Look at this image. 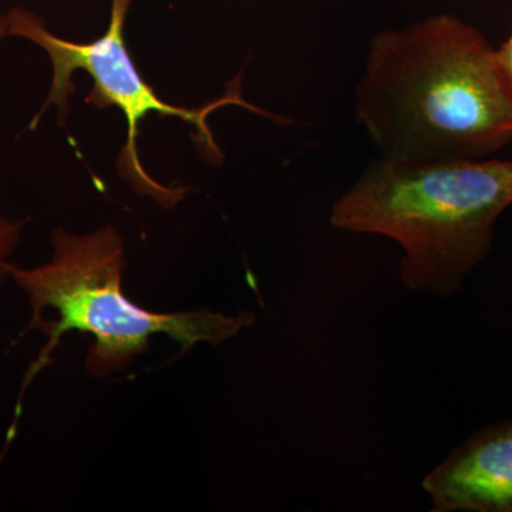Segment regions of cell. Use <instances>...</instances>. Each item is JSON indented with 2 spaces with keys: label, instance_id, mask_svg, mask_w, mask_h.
Here are the masks:
<instances>
[{
  "label": "cell",
  "instance_id": "6da1fadb",
  "mask_svg": "<svg viewBox=\"0 0 512 512\" xmlns=\"http://www.w3.org/2000/svg\"><path fill=\"white\" fill-rule=\"evenodd\" d=\"M353 106L383 158L474 160L512 141V96L497 52L451 13L376 33Z\"/></svg>",
  "mask_w": 512,
  "mask_h": 512
},
{
  "label": "cell",
  "instance_id": "7a4b0ae2",
  "mask_svg": "<svg viewBox=\"0 0 512 512\" xmlns=\"http://www.w3.org/2000/svg\"><path fill=\"white\" fill-rule=\"evenodd\" d=\"M512 205V161L380 157L330 210V225L382 235L403 249L399 274L412 292L448 298L493 248Z\"/></svg>",
  "mask_w": 512,
  "mask_h": 512
},
{
  "label": "cell",
  "instance_id": "3957f363",
  "mask_svg": "<svg viewBox=\"0 0 512 512\" xmlns=\"http://www.w3.org/2000/svg\"><path fill=\"white\" fill-rule=\"evenodd\" d=\"M52 245V258L45 265L28 269L8 262L2 269L28 296L32 308L28 326L53 313V318L40 320L33 328L45 333L47 342L23 380L16 420L26 389L49 365L64 333L77 330L93 336L86 369L90 375L106 377L126 369L160 333L187 352L198 343L220 345L254 325L252 312L158 313L131 302L121 289L126 256L123 238L113 225L86 235L57 228Z\"/></svg>",
  "mask_w": 512,
  "mask_h": 512
},
{
  "label": "cell",
  "instance_id": "277c9868",
  "mask_svg": "<svg viewBox=\"0 0 512 512\" xmlns=\"http://www.w3.org/2000/svg\"><path fill=\"white\" fill-rule=\"evenodd\" d=\"M133 2L134 0H113L109 28L103 36L89 43L72 42L56 36L47 29L42 16L22 6H15L6 13L8 32L9 36L29 40L45 50L52 64L49 93L45 103L33 117L30 128H36L50 107L59 110L60 121L66 120L70 96L74 92L73 74L77 70H83L93 80V89L87 94L86 103L99 109L117 107L126 117L127 141L119 157L121 177L130 181L138 194L153 198L165 208H173L178 201L183 200L184 191L157 183L144 170L137 146L140 121L146 119L150 113H158L194 124L200 131L202 144L210 146L212 153L217 154L218 148L205 119L218 106L212 104L204 109L191 110L165 103L156 90L143 79L128 53L124 36L128 10Z\"/></svg>",
  "mask_w": 512,
  "mask_h": 512
},
{
  "label": "cell",
  "instance_id": "5b68a950",
  "mask_svg": "<svg viewBox=\"0 0 512 512\" xmlns=\"http://www.w3.org/2000/svg\"><path fill=\"white\" fill-rule=\"evenodd\" d=\"M433 512H512V421L485 427L423 480Z\"/></svg>",
  "mask_w": 512,
  "mask_h": 512
},
{
  "label": "cell",
  "instance_id": "8992f818",
  "mask_svg": "<svg viewBox=\"0 0 512 512\" xmlns=\"http://www.w3.org/2000/svg\"><path fill=\"white\" fill-rule=\"evenodd\" d=\"M25 222L9 220L0 215V271L8 264L10 255L18 247Z\"/></svg>",
  "mask_w": 512,
  "mask_h": 512
},
{
  "label": "cell",
  "instance_id": "52a82bcc",
  "mask_svg": "<svg viewBox=\"0 0 512 512\" xmlns=\"http://www.w3.org/2000/svg\"><path fill=\"white\" fill-rule=\"evenodd\" d=\"M495 52H497V62L501 74H503L504 82L512 96V33L507 42L503 43L500 49H495Z\"/></svg>",
  "mask_w": 512,
  "mask_h": 512
},
{
  "label": "cell",
  "instance_id": "ba28073f",
  "mask_svg": "<svg viewBox=\"0 0 512 512\" xmlns=\"http://www.w3.org/2000/svg\"><path fill=\"white\" fill-rule=\"evenodd\" d=\"M8 36V18H6V15H3V13H0V40Z\"/></svg>",
  "mask_w": 512,
  "mask_h": 512
},
{
  "label": "cell",
  "instance_id": "9c48e42d",
  "mask_svg": "<svg viewBox=\"0 0 512 512\" xmlns=\"http://www.w3.org/2000/svg\"><path fill=\"white\" fill-rule=\"evenodd\" d=\"M3 276H5V274H3L2 271H0V285H2Z\"/></svg>",
  "mask_w": 512,
  "mask_h": 512
}]
</instances>
